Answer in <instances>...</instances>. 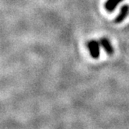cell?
I'll return each instance as SVG.
<instances>
[{
	"label": "cell",
	"mask_w": 129,
	"mask_h": 129,
	"mask_svg": "<svg viewBox=\"0 0 129 129\" xmlns=\"http://www.w3.org/2000/svg\"><path fill=\"white\" fill-rule=\"evenodd\" d=\"M88 49L89 50L91 56L93 58H98L100 56V45L99 43L94 40L88 43Z\"/></svg>",
	"instance_id": "1"
},
{
	"label": "cell",
	"mask_w": 129,
	"mask_h": 129,
	"mask_svg": "<svg viewBox=\"0 0 129 129\" xmlns=\"http://www.w3.org/2000/svg\"><path fill=\"white\" fill-rule=\"evenodd\" d=\"M123 0H107L105 3V9L108 12H113L117 5Z\"/></svg>",
	"instance_id": "3"
},
{
	"label": "cell",
	"mask_w": 129,
	"mask_h": 129,
	"mask_svg": "<svg viewBox=\"0 0 129 129\" xmlns=\"http://www.w3.org/2000/svg\"><path fill=\"white\" fill-rule=\"evenodd\" d=\"M100 44L102 45V47L104 48V49L106 51V52L108 54H112L114 52V48L112 47L111 44L108 41V39L107 38H102L100 40Z\"/></svg>",
	"instance_id": "4"
},
{
	"label": "cell",
	"mask_w": 129,
	"mask_h": 129,
	"mask_svg": "<svg viewBox=\"0 0 129 129\" xmlns=\"http://www.w3.org/2000/svg\"><path fill=\"white\" fill-rule=\"evenodd\" d=\"M129 13V6L128 5H124L121 7V11H120L118 16L116 17L115 19V23H121L125 18L127 17V16Z\"/></svg>",
	"instance_id": "2"
}]
</instances>
